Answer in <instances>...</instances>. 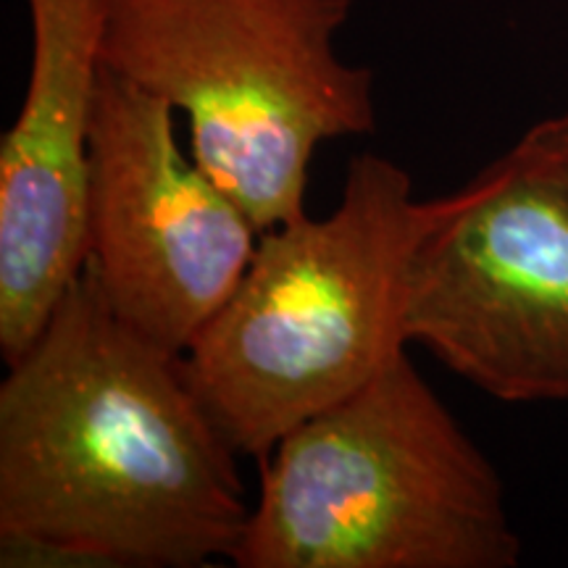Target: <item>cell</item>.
I'll use <instances>...</instances> for the list:
<instances>
[{
	"label": "cell",
	"instance_id": "52a82bcc",
	"mask_svg": "<svg viewBox=\"0 0 568 568\" xmlns=\"http://www.w3.org/2000/svg\"><path fill=\"white\" fill-rule=\"evenodd\" d=\"M32 63L0 140V353L13 364L88 264L105 0H27Z\"/></svg>",
	"mask_w": 568,
	"mask_h": 568
},
{
	"label": "cell",
	"instance_id": "277c9868",
	"mask_svg": "<svg viewBox=\"0 0 568 568\" xmlns=\"http://www.w3.org/2000/svg\"><path fill=\"white\" fill-rule=\"evenodd\" d=\"M353 0H105L103 67L190 122L193 159L264 234L305 213L324 142L376 130L374 71L337 55Z\"/></svg>",
	"mask_w": 568,
	"mask_h": 568
},
{
	"label": "cell",
	"instance_id": "6da1fadb",
	"mask_svg": "<svg viewBox=\"0 0 568 568\" xmlns=\"http://www.w3.org/2000/svg\"><path fill=\"white\" fill-rule=\"evenodd\" d=\"M174 355L122 322L92 268L0 385V566L232 560L237 453Z\"/></svg>",
	"mask_w": 568,
	"mask_h": 568
},
{
	"label": "cell",
	"instance_id": "5b68a950",
	"mask_svg": "<svg viewBox=\"0 0 568 568\" xmlns=\"http://www.w3.org/2000/svg\"><path fill=\"white\" fill-rule=\"evenodd\" d=\"M403 329L497 400H568L566 190L510 148L453 193L410 264Z\"/></svg>",
	"mask_w": 568,
	"mask_h": 568
},
{
	"label": "cell",
	"instance_id": "7a4b0ae2",
	"mask_svg": "<svg viewBox=\"0 0 568 568\" xmlns=\"http://www.w3.org/2000/svg\"><path fill=\"white\" fill-rule=\"evenodd\" d=\"M447 209L450 195L416 197L400 163L358 153L335 211L264 232L230 301L180 358L240 458L264 460L406 351L410 264Z\"/></svg>",
	"mask_w": 568,
	"mask_h": 568
},
{
	"label": "cell",
	"instance_id": "ba28073f",
	"mask_svg": "<svg viewBox=\"0 0 568 568\" xmlns=\"http://www.w3.org/2000/svg\"><path fill=\"white\" fill-rule=\"evenodd\" d=\"M514 151L568 193V111L531 126Z\"/></svg>",
	"mask_w": 568,
	"mask_h": 568
},
{
	"label": "cell",
	"instance_id": "3957f363",
	"mask_svg": "<svg viewBox=\"0 0 568 568\" xmlns=\"http://www.w3.org/2000/svg\"><path fill=\"white\" fill-rule=\"evenodd\" d=\"M237 568H514L521 539L485 453L408 353L261 460Z\"/></svg>",
	"mask_w": 568,
	"mask_h": 568
},
{
	"label": "cell",
	"instance_id": "8992f818",
	"mask_svg": "<svg viewBox=\"0 0 568 568\" xmlns=\"http://www.w3.org/2000/svg\"><path fill=\"white\" fill-rule=\"evenodd\" d=\"M174 113L103 67L90 134L88 266L113 314L182 355L230 301L261 232L182 153Z\"/></svg>",
	"mask_w": 568,
	"mask_h": 568
}]
</instances>
